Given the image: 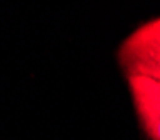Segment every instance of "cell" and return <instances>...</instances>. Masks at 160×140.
<instances>
[{
    "label": "cell",
    "mask_w": 160,
    "mask_h": 140,
    "mask_svg": "<svg viewBox=\"0 0 160 140\" xmlns=\"http://www.w3.org/2000/svg\"><path fill=\"white\" fill-rule=\"evenodd\" d=\"M127 82L145 135L150 140H160V80L132 77Z\"/></svg>",
    "instance_id": "7a4b0ae2"
},
{
    "label": "cell",
    "mask_w": 160,
    "mask_h": 140,
    "mask_svg": "<svg viewBox=\"0 0 160 140\" xmlns=\"http://www.w3.org/2000/svg\"><path fill=\"white\" fill-rule=\"evenodd\" d=\"M118 63L127 78L160 80V17L140 25L123 40Z\"/></svg>",
    "instance_id": "6da1fadb"
}]
</instances>
